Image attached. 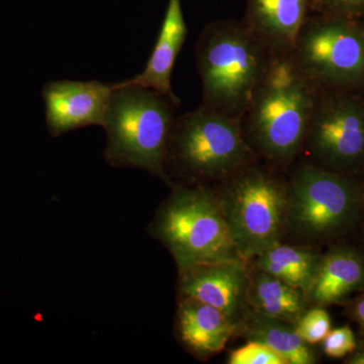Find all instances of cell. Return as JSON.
Returning a JSON list of instances; mask_svg holds the SVG:
<instances>
[{
	"instance_id": "obj_25",
	"label": "cell",
	"mask_w": 364,
	"mask_h": 364,
	"mask_svg": "<svg viewBox=\"0 0 364 364\" xmlns=\"http://www.w3.org/2000/svg\"><path fill=\"white\" fill-rule=\"evenodd\" d=\"M360 193H361V202H363V205L364 207V177L363 181L360 183Z\"/></svg>"
},
{
	"instance_id": "obj_8",
	"label": "cell",
	"mask_w": 364,
	"mask_h": 364,
	"mask_svg": "<svg viewBox=\"0 0 364 364\" xmlns=\"http://www.w3.org/2000/svg\"><path fill=\"white\" fill-rule=\"evenodd\" d=\"M287 229L310 239H326L346 231L360 208V183L313 163H299L287 181Z\"/></svg>"
},
{
	"instance_id": "obj_9",
	"label": "cell",
	"mask_w": 364,
	"mask_h": 364,
	"mask_svg": "<svg viewBox=\"0 0 364 364\" xmlns=\"http://www.w3.org/2000/svg\"><path fill=\"white\" fill-rule=\"evenodd\" d=\"M318 90L303 150L306 161L337 173L364 170V95Z\"/></svg>"
},
{
	"instance_id": "obj_18",
	"label": "cell",
	"mask_w": 364,
	"mask_h": 364,
	"mask_svg": "<svg viewBox=\"0 0 364 364\" xmlns=\"http://www.w3.org/2000/svg\"><path fill=\"white\" fill-rule=\"evenodd\" d=\"M321 257L310 249L279 242L253 259L258 269L299 289L308 299Z\"/></svg>"
},
{
	"instance_id": "obj_19",
	"label": "cell",
	"mask_w": 364,
	"mask_h": 364,
	"mask_svg": "<svg viewBox=\"0 0 364 364\" xmlns=\"http://www.w3.org/2000/svg\"><path fill=\"white\" fill-rule=\"evenodd\" d=\"M294 327L306 344L315 345L323 342L331 331V318L323 306H317L306 310Z\"/></svg>"
},
{
	"instance_id": "obj_11",
	"label": "cell",
	"mask_w": 364,
	"mask_h": 364,
	"mask_svg": "<svg viewBox=\"0 0 364 364\" xmlns=\"http://www.w3.org/2000/svg\"><path fill=\"white\" fill-rule=\"evenodd\" d=\"M248 277L245 260L195 265L178 270L179 298L196 299L215 306L238 328L246 304Z\"/></svg>"
},
{
	"instance_id": "obj_24",
	"label": "cell",
	"mask_w": 364,
	"mask_h": 364,
	"mask_svg": "<svg viewBox=\"0 0 364 364\" xmlns=\"http://www.w3.org/2000/svg\"><path fill=\"white\" fill-rule=\"evenodd\" d=\"M347 363L364 364V350L355 352V353H353V355L348 358Z\"/></svg>"
},
{
	"instance_id": "obj_1",
	"label": "cell",
	"mask_w": 364,
	"mask_h": 364,
	"mask_svg": "<svg viewBox=\"0 0 364 364\" xmlns=\"http://www.w3.org/2000/svg\"><path fill=\"white\" fill-rule=\"evenodd\" d=\"M318 90L291 54H272L241 117L242 133L258 160L273 169L291 166L301 155Z\"/></svg>"
},
{
	"instance_id": "obj_4",
	"label": "cell",
	"mask_w": 364,
	"mask_h": 364,
	"mask_svg": "<svg viewBox=\"0 0 364 364\" xmlns=\"http://www.w3.org/2000/svg\"><path fill=\"white\" fill-rule=\"evenodd\" d=\"M242 133L240 119L200 105L176 116L167 146L166 171L178 183H221L257 161Z\"/></svg>"
},
{
	"instance_id": "obj_20",
	"label": "cell",
	"mask_w": 364,
	"mask_h": 364,
	"mask_svg": "<svg viewBox=\"0 0 364 364\" xmlns=\"http://www.w3.org/2000/svg\"><path fill=\"white\" fill-rule=\"evenodd\" d=\"M230 364H287L282 356L269 347L257 341H250L246 346L232 352Z\"/></svg>"
},
{
	"instance_id": "obj_6",
	"label": "cell",
	"mask_w": 364,
	"mask_h": 364,
	"mask_svg": "<svg viewBox=\"0 0 364 364\" xmlns=\"http://www.w3.org/2000/svg\"><path fill=\"white\" fill-rule=\"evenodd\" d=\"M217 195L242 259H253L279 243L287 221V181L259 160L219 183Z\"/></svg>"
},
{
	"instance_id": "obj_22",
	"label": "cell",
	"mask_w": 364,
	"mask_h": 364,
	"mask_svg": "<svg viewBox=\"0 0 364 364\" xmlns=\"http://www.w3.org/2000/svg\"><path fill=\"white\" fill-rule=\"evenodd\" d=\"M312 11L364 18V0H312Z\"/></svg>"
},
{
	"instance_id": "obj_16",
	"label": "cell",
	"mask_w": 364,
	"mask_h": 364,
	"mask_svg": "<svg viewBox=\"0 0 364 364\" xmlns=\"http://www.w3.org/2000/svg\"><path fill=\"white\" fill-rule=\"evenodd\" d=\"M246 304L254 312L296 324L306 311L305 294L258 269L249 274Z\"/></svg>"
},
{
	"instance_id": "obj_7",
	"label": "cell",
	"mask_w": 364,
	"mask_h": 364,
	"mask_svg": "<svg viewBox=\"0 0 364 364\" xmlns=\"http://www.w3.org/2000/svg\"><path fill=\"white\" fill-rule=\"evenodd\" d=\"M291 56L318 90L364 91L361 18L312 11Z\"/></svg>"
},
{
	"instance_id": "obj_3",
	"label": "cell",
	"mask_w": 364,
	"mask_h": 364,
	"mask_svg": "<svg viewBox=\"0 0 364 364\" xmlns=\"http://www.w3.org/2000/svg\"><path fill=\"white\" fill-rule=\"evenodd\" d=\"M272 55L244 21L210 23L196 45L202 105L241 119Z\"/></svg>"
},
{
	"instance_id": "obj_13",
	"label": "cell",
	"mask_w": 364,
	"mask_h": 364,
	"mask_svg": "<svg viewBox=\"0 0 364 364\" xmlns=\"http://www.w3.org/2000/svg\"><path fill=\"white\" fill-rule=\"evenodd\" d=\"M237 325L215 306L191 298H179L177 336L196 358L205 359L222 351Z\"/></svg>"
},
{
	"instance_id": "obj_21",
	"label": "cell",
	"mask_w": 364,
	"mask_h": 364,
	"mask_svg": "<svg viewBox=\"0 0 364 364\" xmlns=\"http://www.w3.org/2000/svg\"><path fill=\"white\" fill-rule=\"evenodd\" d=\"M356 348L355 337L348 326L331 330L323 340V349L333 358H342L353 353Z\"/></svg>"
},
{
	"instance_id": "obj_23",
	"label": "cell",
	"mask_w": 364,
	"mask_h": 364,
	"mask_svg": "<svg viewBox=\"0 0 364 364\" xmlns=\"http://www.w3.org/2000/svg\"><path fill=\"white\" fill-rule=\"evenodd\" d=\"M352 315L364 329V296L358 299L352 306Z\"/></svg>"
},
{
	"instance_id": "obj_15",
	"label": "cell",
	"mask_w": 364,
	"mask_h": 364,
	"mask_svg": "<svg viewBox=\"0 0 364 364\" xmlns=\"http://www.w3.org/2000/svg\"><path fill=\"white\" fill-rule=\"evenodd\" d=\"M364 287V258L351 248H337L322 256L308 301L324 306L343 301Z\"/></svg>"
},
{
	"instance_id": "obj_10",
	"label": "cell",
	"mask_w": 364,
	"mask_h": 364,
	"mask_svg": "<svg viewBox=\"0 0 364 364\" xmlns=\"http://www.w3.org/2000/svg\"><path fill=\"white\" fill-rule=\"evenodd\" d=\"M112 85L100 81L57 80L43 86L46 124L53 136L102 126Z\"/></svg>"
},
{
	"instance_id": "obj_12",
	"label": "cell",
	"mask_w": 364,
	"mask_h": 364,
	"mask_svg": "<svg viewBox=\"0 0 364 364\" xmlns=\"http://www.w3.org/2000/svg\"><path fill=\"white\" fill-rule=\"evenodd\" d=\"M312 0H248L244 23L272 54H291Z\"/></svg>"
},
{
	"instance_id": "obj_14",
	"label": "cell",
	"mask_w": 364,
	"mask_h": 364,
	"mask_svg": "<svg viewBox=\"0 0 364 364\" xmlns=\"http://www.w3.org/2000/svg\"><path fill=\"white\" fill-rule=\"evenodd\" d=\"M186 37L188 28L181 0H169L156 44L145 68L135 77L123 82L151 88L170 97L178 98L172 90V70Z\"/></svg>"
},
{
	"instance_id": "obj_5",
	"label": "cell",
	"mask_w": 364,
	"mask_h": 364,
	"mask_svg": "<svg viewBox=\"0 0 364 364\" xmlns=\"http://www.w3.org/2000/svg\"><path fill=\"white\" fill-rule=\"evenodd\" d=\"M148 233L168 249L178 270L244 260L232 239L217 191L210 186L174 183Z\"/></svg>"
},
{
	"instance_id": "obj_2",
	"label": "cell",
	"mask_w": 364,
	"mask_h": 364,
	"mask_svg": "<svg viewBox=\"0 0 364 364\" xmlns=\"http://www.w3.org/2000/svg\"><path fill=\"white\" fill-rule=\"evenodd\" d=\"M179 105V98L151 88L112 83L102 126L107 134V162L117 168L146 170L170 186L167 146Z\"/></svg>"
},
{
	"instance_id": "obj_17",
	"label": "cell",
	"mask_w": 364,
	"mask_h": 364,
	"mask_svg": "<svg viewBox=\"0 0 364 364\" xmlns=\"http://www.w3.org/2000/svg\"><path fill=\"white\" fill-rule=\"evenodd\" d=\"M238 328L250 341L267 345L279 353L287 364H312L316 358L299 333L294 324L267 317L250 310L239 322Z\"/></svg>"
}]
</instances>
